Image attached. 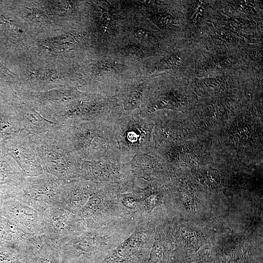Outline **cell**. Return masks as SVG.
<instances>
[{
    "label": "cell",
    "instance_id": "obj_1",
    "mask_svg": "<svg viewBox=\"0 0 263 263\" xmlns=\"http://www.w3.org/2000/svg\"><path fill=\"white\" fill-rule=\"evenodd\" d=\"M140 216L65 238L57 243L59 250L76 263H98L132 233Z\"/></svg>",
    "mask_w": 263,
    "mask_h": 263
},
{
    "label": "cell",
    "instance_id": "obj_2",
    "mask_svg": "<svg viewBox=\"0 0 263 263\" xmlns=\"http://www.w3.org/2000/svg\"><path fill=\"white\" fill-rule=\"evenodd\" d=\"M113 122L76 121L61 125L73 151L81 161H118Z\"/></svg>",
    "mask_w": 263,
    "mask_h": 263
},
{
    "label": "cell",
    "instance_id": "obj_3",
    "mask_svg": "<svg viewBox=\"0 0 263 263\" xmlns=\"http://www.w3.org/2000/svg\"><path fill=\"white\" fill-rule=\"evenodd\" d=\"M32 139L45 171L64 182L81 178L80 160L61 127L54 126Z\"/></svg>",
    "mask_w": 263,
    "mask_h": 263
},
{
    "label": "cell",
    "instance_id": "obj_4",
    "mask_svg": "<svg viewBox=\"0 0 263 263\" xmlns=\"http://www.w3.org/2000/svg\"><path fill=\"white\" fill-rule=\"evenodd\" d=\"M118 162L129 163L135 156L149 153L151 124L141 113H121L113 122Z\"/></svg>",
    "mask_w": 263,
    "mask_h": 263
},
{
    "label": "cell",
    "instance_id": "obj_5",
    "mask_svg": "<svg viewBox=\"0 0 263 263\" xmlns=\"http://www.w3.org/2000/svg\"><path fill=\"white\" fill-rule=\"evenodd\" d=\"M142 214L126 208L118 195L102 186L75 214L86 229H93L114 224Z\"/></svg>",
    "mask_w": 263,
    "mask_h": 263
},
{
    "label": "cell",
    "instance_id": "obj_6",
    "mask_svg": "<svg viewBox=\"0 0 263 263\" xmlns=\"http://www.w3.org/2000/svg\"><path fill=\"white\" fill-rule=\"evenodd\" d=\"M155 221L152 213L141 214L132 233L98 263H147Z\"/></svg>",
    "mask_w": 263,
    "mask_h": 263
},
{
    "label": "cell",
    "instance_id": "obj_7",
    "mask_svg": "<svg viewBox=\"0 0 263 263\" xmlns=\"http://www.w3.org/2000/svg\"><path fill=\"white\" fill-rule=\"evenodd\" d=\"M80 175L117 195L132 192L136 188L135 178L127 166L115 161H81Z\"/></svg>",
    "mask_w": 263,
    "mask_h": 263
},
{
    "label": "cell",
    "instance_id": "obj_8",
    "mask_svg": "<svg viewBox=\"0 0 263 263\" xmlns=\"http://www.w3.org/2000/svg\"><path fill=\"white\" fill-rule=\"evenodd\" d=\"M64 182L47 172L25 178L20 193L43 211L60 204Z\"/></svg>",
    "mask_w": 263,
    "mask_h": 263
},
{
    "label": "cell",
    "instance_id": "obj_9",
    "mask_svg": "<svg viewBox=\"0 0 263 263\" xmlns=\"http://www.w3.org/2000/svg\"><path fill=\"white\" fill-rule=\"evenodd\" d=\"M3 211L9 220L26 232L34 236H43L44 211L20 193L5 201Z\"/></svg>",
    "mask_w": 263,
    "mask_h": 263
},
{
    "label": "cell",
    "instance_id": "obj_10",
    "mask_svg": "<svg viewBox=\"0 0 263 263\" xmlns=\"http://www.w3.org/2000/svg\"><path fill=\"white\" fill-rule=\"evenodd\" d=\"M43 219L44 237L56 244L65 238L87 229L75 214L60 204L46 209Z\"/></svg>",
    "mask_w": 263,
    "mask_h": 263
},
{
    "label": "cell",
    "instance_id": "obj_11",
    "mask_svg": "<svg viewBox=\"0 0 263 263\" xmlns=\"http://www.w3.org/2000/svg\"><path fill=\"white\" fill-rule=\"evenodd\" d=\"M102 186L82 177L65 182L61 191L60 204L75 214Z\"/></svg>",
    "mask_w": 263,
    "mask_h": 263
},
{
    "label": "cell",
    "instance_id": "obj_12",
    "mask_svg": "<svg viewBox=\"0 0 263 263\" xmlns=\"http://www.w3.org/2000/svg\"><path fill=\"white\" fill-rule=\"evenodd\" d=\"M22 131L18 149L17 161L25 177H35L45 172L31 135Z\"/></svg>",
    "mask_w": 263,
    "mask_h": 263
},
{
    "label": "cell",
    "instance_id": "obj_13",
    "mask_svg": "<svg viewBox=\"0 0 263 263\" xmlns=\"http://www.w3.org/2000/svg\"><path fill=\"white\" fill-rule=\"evenodd\" d=\"M137 190L143 202L147 214H150L153 209L162 204V195L161 192L155 190L151 184H149Z\"/></svg>",
    "mask_w": 263,
    "mask_h": 263
},
{
    "label": "cell",
    "instance_id": "obj_14",
    "mask_svg": "<svg viewBox=\"0 0 263 263\" xmlns=\"http://www.w3.org/2000/svg\"><path fill=\"white\" fill-rule=\"evenodd\" d=\"M144 83H136L128 91L123 102L124 110L127 112L134 111L139 107L142 101Z\"/></svg>",
    "mask_w": 263,
    "mask_h": 263
}]
</instances>
